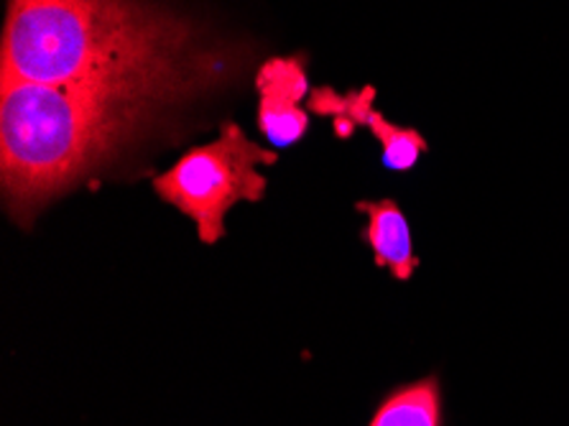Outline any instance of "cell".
<instances>
[{"instance_id": "cell-7", "label": "cell", "mask_w": 569, "mask_h": 426, "mask_svg": "<svg viewBox=\"0 0 569 426\" xmlns=\"http://www.w3.org/2000/svg\"><path fill=\"white\" fill-rule=\"evenodd\" d=\"M370 426H442V388L435 376L413 380L386 398Z\"/></svg>"}, {"instance_id": "cell-6", "label": "cell", "mask_w": 569, "mask_h": 426, "mask_svg": "<svg viewBox=\"0 0 569 426\" xmlns=\"http://www.w3.org/2000/svg\"><path fill=\"white\" fill-rule=\"evenodd\" d=\"M358 210L368 215L366 240L373 250L376 264L388 268L399 281H409L419 260L413 256L411 230L401 207L391 199H378V202H360Z\"/></svg>"}, {"instance_id": "cell-5", "label": "cell", "mask_w": 569, "mask_h": 426, "mask_svg": "<svg viewBox=\"0 0 569 426\" xmlns=\"http://www.w3.org/2000/svg\"><path fill=\"white\" fill-rule=\"evenodd\" d=\"M312 110L325 112L338 120L340 136L342 130H350L352 126H368L370 133L376 136V141L383 149V161L388 169L393 171H409L413 164L419 161V156L427 151V141L417 130L393 126L391 120H386L381 112L373 108V90H352L350 95H335L332 90H317L312 95Z\"/></svg>"}, {"instance_id": "cell-3", "label": "cell", "mask_w": 569, "mask_h": 426, "mask_svg": "<svg viewBox=\"0 0 569 426\" xmlns=\"http://www.w3.org/2000/svg\"><path fill=\"white\" fill-rule=\"evenodd\" d=\"M276 159L279 156L253 143L243 128L226 123L218 141L187 151L174 167L153 179V189L163 202L184 212L200 240L210 246L226 235L230 207L263 199L261 167H271Z\"/></svg>"}, {"instance_id": "cell-1", "label": "cell", "mask_w": 569, "mask_h": 426, "mask_svg": "<svg viewBox=\"0 0 569 426\" xmlns=\"http://www.w3.org/2000/svg\"><path fill=\"white\" fill-rule=\"evenodd\" d=\"M0 77L41 85L177 82L202 92L226 65L157 0H8Z\"/></svg>"}, {"instance_id": "cell-2", "label": "cell", "mask_w": 569, "mask_h": 426, "mask_svg": "<svg viewBox=\"0 0 569 426\" xmlns=\"http://www.w3.org/2000/svg\"><path fill=\"white\" fill-rule=\"evenodd\" d=\"M197 90L177 82L41 85L0 77V187L16 222L74 187Z\"/></svg>"}, {"instance_id": "cell-4", "label": "cell", "mask_w": 569, "mask_h": 426, "mask_svg": "<svg viewBox=\"0 0 569 426\" xmlns=\"http://www.w3.org/2000/svg\"><path fill=\"white\" fill-rule=\"evenodd\" d=\"M258 128L276 149H287L307 133L309 116L301 100L309 90L299 57L269 59L258 72Z\"/></svg>"}]
</instances>
